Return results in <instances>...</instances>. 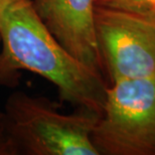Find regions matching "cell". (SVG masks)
Instances as JSON below:
<instances>
[{
	"label": "cell",
	"mask_w": 155,
	"mask_h": 155,
	"mask_svg": "<svg viewBox=\"0 0 155 155\" xmlns=\"http://www.w3.org/2000/svg\"><path fill=\"white\" fill-rule=\"evenodd\" d=\"M100 117L87 109L64 114L46 98L14 92L0 122L18 155H100L92 139Z\"/></svg>",
	"instance_id": "cell-2"
},
{
	"label": "cell",
	"mask_w": 155,
	"mask_h": 155,
	"mask_svg": "<svg viewBox=\"0 0 155 155\" xmlns=\"http://www.w3.org/2000/svg\"><path fill=\"white\" fill-rule=\"evenodd\" d=\"M95 4L155 20V0H95Z\"/></svg>",
	"instance_id": "cell-6"
},
{
	"label": "cell",
	"mask_w": 155,
	"mask_h": 155,
	"mask_svg": "<svg viewBox=\"0 0 155 155\" xmlns=\"http://www.w3.org/2000/svg\"><path fill=\"white\" fill-rule=\"evenodd\" d=\"M0 155H18L17 150L4 126L0 122Z\"/></svg>",
	"instance_id": "cell-7"
},
{
	"label": "cell",
	"mask_w": 155,
	"mask_h": 155,
	"mask_svg": "<svg viewBox=\"0 0 155 155\" xmlns=\"http://www.w3.org/2000/svg\"><path fill=\"white\" fill-rule=\"evenodd\" d=\"M43 24L76 58L102 72L95 25V0H31Z\"/></svg>",
	"instance_id": "cell-5"
},
{
	"label": "cell",
	"mask_w": 155,
	"mask_h": 155,
	"mask_svg": "<svg viewBox=\"0 0 155 155\" xmlns=\"http://www.w3.org/2000/svg\"><path fill=\"white\" fill-rule=\"evenodd\" d=\"M92 139L100 155H155V77L111 83Z\"/></svg>",
	"instance_id": "cell-3"
},
{
	"label": "cell",
	"mask_w": 155,
	"mask_h": 155,
	"mask_svg": "<svg viewBox=\"0 0 155 155\" xmlns=\"http://www.w3.org/2000/svg\"><path fill=\"white\" fill-rule=\"evenodd\" d=\"M95 25L111 83L155 77V20L96 6Z\"/></svg>",
	"instance_id": "cell-4"
},
{
	"label": "cell",
	"mask_w": 155,
	"mask_h": 155,
	"mask_svg": "<svg viewBox=\"0 0 155 155\" xmlns=\"http://www.w3.org/2000/svg\"><path fill=\"white\" fill-rule=\"evenodd\" d=\"M0 85L15 84L20 71L35 73L58 89L64 102L102 115L107 85L100 72L71 54L49 32L31 0H21L0 19Z\"/></svg>",
	"instance_id": "cell-1"
},
{
	"label": "cell",
	"mask_w": 155,
	"mask_h": 155,
	"mask_svg": "<svg viewBox=\"0 0 155 155\" xmlns=\"http://www.w3.org/2000/svg\"><path fill=\"white\" fill-rule=\"evenodd\" d=\"M18 1H21V0H0V19H1V17L6 12V10Z\"/></svg>",
	"instance_id": "cell-8"
}]
</instances>
